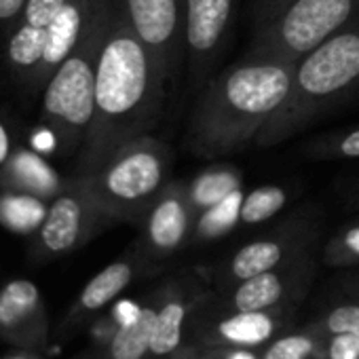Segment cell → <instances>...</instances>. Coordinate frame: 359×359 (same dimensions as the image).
Returning a JSON list of instances; mask_svg holds the SVG:
<instances>
[{"mask_svg": "<svg viewBox=\"0 0 359 359\" xmlns=\"http://www.w3.org/2000/svg\"><path fill=\"white\" fill-rule=\"evenodd\" d=\"M167 85L169 79L158 60L131 28L118 0H112L97 62L93 118L74 173H91L116 148L150 133L158 121Z\"/></svg>", "mask_w": 359, "mask_h": 359, "instance_id": "cell-1", "label": "cell"}, {"mask_svg": "<svg viewBox=\"0 0 359 359\" xmlns=\"http://www.w3.org/2000/svg\"><path fill=\"white\" fill-rule=\"evenodd\" d=\"M294 64L248 62L218 72L203 89L184 135L201 158H222L256 144L262 127L290 95Z\"/></svg>", "mask_w": 359, "mask_h": 359, "instance_id": "cell-2", "label": "cell"}, {"mask_svg": "<svg viewBox=\"0 0 359 359\" xmlns=\"http://www.w3.org/2000/svg\"><path fill=\"white\" fill-rule=\"evenodd\" d=\"M359 91V13L300 57L294 66L290 95L256 137L258 148L277 146L319 114Z\"/></svg>", "mask_w": 359, "mask_h": 359, "instance_id": "cell-3", "label": "cell"}, {"mask_svg": "<svg viewBox=\"0 0 359 359\" xmlns=\"http://www.w3.org/2000/svg\"><path fill=\"white\" fill-rule=\"evenodd\" d=\"M110 11L112 0H100L83 39L43 89L41 123L55 131L62 156L79 154L87 137L95 106L97 62L110 24Z\"/></svg>", "mask_w": 359, "mask_h": 359, "instance_id": "cell-4", "label": "cell"}, {"mask_svg": "<svg viewBox=\"0 0 359 359\" xmlns=\"http://www.w3.org/2000/svg\"><path fill=\"white\" fill-rule=\"evenodd\" d=\"M171 148L146 133L116 148L87 175L100 212L114 222H142L148 208L171 182Z\"/></svg>", "mask_w": 359, "mask_h": 359, "instance_id": "cell-5", "label": "cell"}, {"mask_svg": "<svg viewBox=\"0 0 359 359\" xmlns=\"http://www.w3.org/2000/svg\"><path fill=\"white\" fill-rule=\"evenodd\" d=\"M359 13V0H279L256 22L248 62L294 64Z\"/></svg>", "mask_w": 359, "mask_h": 359, "instance_id": "cell-6", "label": "cell"}, {"mask_svg": "<svg viewBox=\"0 0 359 359\" xmlns=\"http://www.w3.org/2000/svg\"><path fill=\"white\" fill-rule=\"evenodd\" d=\"M110 220L100 212L87 175L74 173L66 180L64 189L49 201L47 218L32 237L30 260L45 264L49 260L68 256L95 237Z\"/></svg>", "mask_w": 359, "mask_h": 359, "instance_id": "cell-7", "label": "cell"}, {"mask_svg": "<svg viewBox=\"0 0 359 359\" xmlns=\"http://www.w3.org/2000/svg\"><path fill=\"white\" fill-rule=\"evenodd\" d=\"M137 36L150 47L171 81L187 60L189 0H118Z\"/></svg>", "mask_w": 359, "mask_h": 359, "instance_id": "cell-8", "label": "cell"}, {"mask_svg": "<svg viewBox=\"0 0 359 359\" xmlns=\"http://www.w3.org/2000/svg\"><path fill=\"white\" fill-rule=\"evenodd\" d=\"M239 0H189L187 64L197 89L218 64L235 22Z\"/></svg>", "mask_w": 359, "mask_h": 359, "instance_id": "cell-9", "label": "cell"}, {"mask_svg": "<svg viewBox=\"0 0 359 359\" xmlns=\"http://www.w3.org/2000/svg\"><path fill=\"white\" fill-rule=\"evenodd\" d=\"M142 250L148 256H169L195 233L197 212L184 180H171L142 218Z\"/></svg>", "mask_w": 359, "mask_h": 359, "instance_id": "cell-10", "label": "cell"}, {"mask_svg": "<svg viewBox=\"0 0 359 359\" xmlns=\"http://www.w3.org/2000/svg\"><path fill=\"white\" fill-rule=\"evenodd\" d=\"M0 338L24 351L47 344L49 319L36 283L13 279L0 287Z\"/></svg>", "mask_w": 359, "mask_h": 359, "instance_id": "cell-11", "label": "cell"}, {"mask_svg": "<svg viewBox=\"0 0 359 359\" xmlns=\"http://www.w3.org/2000/svg\"><path fill=\"white\" fill-rule=\"evenodd\" d=\"M100 0H64V5L55 20L47 30V47L39 72L28 89L30 95L43 93L51 74L60 68V64L74 51L79 41L83 39Z\"/></svg>", "mask_w": 359, "mask_h": 359, "instance_id": "cell-12", "label": "cell"}, {"mask_svg": "<svg viewBox=\"0 0 359 359\" xmlns=\"http://www.w3.org/2000/svg\"><path fill=\"white\" fill-rule=\"evenodd\" d=\"M311 233V220H290L283 229H279L275 235L256 239L252 243H245L241 250L235 252V256L229 262L231 277L237 281L252 279L256 275H262L266 271H275L285 262L287 256H292L304 237Z\"/></svg>", "mask_w": 359, "mask_h": 359, "instance_id": "cell-13", "label": "cell"}, {"mask_svg": "<svg viewBox=\"0 0 359 359\" xmlns=\"http://www.w3.org/2000/svg\"><path fill=\"white\" fill-rule=\"evenodd\" d=\"M66 184V180L51 167L45 154L30 146L13 150L9 161L0 167V189L30 193L51 201Z\"/></svg>", "mask_w": 359, "mask_h": 359, "instance_id": "cell-14", "label": "cell"}, {"mask_svg": "<svg viewBox=\"0 0 359 359\" xmlns=\"http://www.w3.org/2000/svg\"><path fill=\"white\" fill-rule=\"evenodd\" d=\"M137 273V258L135 256H125L114 262H110L106 269H102L79 294L74 306L70 309L64 325H60V332L81 323L85 317L97 313L106 304H110L135 277Z\"/></svg>", "mask_w": 359, "mask_h": 359, "instance_id": "cell-15", "label": "cell"}, {"mask_svg": "<svg viewBox=\"0 0 359 359\" xmlns=\"http://www.w3.org/2000/svg\"><path fill=\"white\" fill-rule=\"evenodd\" d=\"M241 189H243V173L235 165L208 167L201 173H197L191 182H187V191L197 216L222 203L224 199H229L233 193Z\"/></svg>", "mask_w": 359, "mask_h": 359, "instance_id": "cell-16", "label": "cell"}, {"mask_svg": "<svg viewBox=\"0 0 359 359\" xmlns=\"http://www.w3.org/2000/svg\"><path fill=\"white\" fill-rule=\"evenodd\" d=\"M49 201L30 193L0 189V226L20 237H34L47 218Z\"/></svg>", "mask_w": 359, "mask_h": 359, "instance_id": "cell-17", "label": "cell"}, {"mask_svg": "<svg viewBox=\"0 0 359 359\" xmlns=\"http://www.w3.org/2000/svg\"><path fill=\"white\" fill-rule=\"evenodd\" d=\"M158 311L146 306L135 319L116 327L108 342V359H144L150 353Z\"/></svg>", "mask_w": 359, "mask_h": 359, "instance_id": "cell-18", "label": "cell"}, {"mask_svg": "<svg viewBox=\"0 0 359 359\" xmlns=\"http://www.w3.org/2000/svg\"><path fill=\"white\" fill-rule=\"evenodd\" d=\"M283 294L285 281L277 266L275 271H266L262 275L241 281L233 294V304L237 311H266L277 304Z\"/></svg>", "mask_w": 359, "mask_h": 359, "instance_id": "cell-19", "label": "cell"}, {"mask_svg": "<svg viewBox=\"0 0 359 359\" xmlns=\"http://www.w3.org/2000/svg\"><path fill=\"white\" fill-rule=\"evenodd\" d=\"M275 332V321L266 311H237V315L220 321L218 334L239 346H256L269 340Z\"/></svg>", "mask_w": 359, "mask_h": 359, "instance_id": "cell-20", "label": "cell"}, {"mask_svg": "<svg viewBox=\"0 0 359 359\" xmlns=\"http://www.w3.org/2000/svg\"><path fill=\"white\" fill-rule=\"evenodd\" d=\"M290 201V191L277 184H266L252 189L243 195L239 208V224L254 226L277 216Z\"/></svg>", "mask_w": 359, "mask_h": 359, "instance_id": "cell-21", "label": "cell"}, {"mask_svg": "<svg viewBox=\"0 0 359 359\" xmlns=\"http://www.w3.org/2000/svg\"><path fill=\"white\" fill-rule=\"evenodd\" d=\"M187 319V304L180 300H167L156 315V330L152 336L150 353L156 357L169 355L180 346L182 325Z\"/></svg>", "mask_w": 359, "mask_h": 359, "instance_id": "cell-22", "label": "cell"}, {"mask_svg": "<svg viewBox=\"0 0 359 359\" xmlns=\"http://www.w3.org/2000/svg\"><path fill=\"white\" fill-rule=\"evenodd\" d=\"M243 195H245V189L233 193L222 203L199 214L197 224H195V235L199 239H216V237L231 233L235 226H239V208H241Z\"/></svg>", "mask_w": 359, "mask_h": 359, "instance_id": "cell-23", "label": "cell"}, {"mask_svg": "<svg viewBox=\"0 0 359 359\" xmlns=\"http://www.w3.org/2000/svg\"><path fill=\"white\" fill-rule=\"evenodd\" d=\"M306 152L313 158H325V161H330V158H334V161L359 158V127L317 137L309 146Z\"/></svg>", "mask_w": 359, "mask_h": 359, "instance_id": "cell-24", "label": "cell"}, {"mask_svg": "<svg viewBox=\"0 0 359 359\" xmlns=\"http://www.w3.org/2000/svg\"><path fill=\"white\" fill-rule=\"evenodd\" d=\"M325 256H327L330 262H336V264L359 262V222L342 229L330 241Z\"/></svg>", "mask_w": 359, "mask_h": 359, "instance_id": "cell-25", "label": "cell"}, {"mask_svg": "<svg viewBox=\"0 0 359 359\" xmlns=\"http://www.w3.org/2000/svg\"><path fill=\"white\" fill-rule=\"evenodd\" d=\"M311 353H313V340L309 336L294 334L275 340L266 348L264 359H306Z\"/></svg>", "mask_w": 359, "mask_h": 359, "instance_id": "cell-26", "label": "cell"}, {"mask_svg": "<svg viewBox=\"0 0 359 359\" xmlns=\"http://www.w3.org/2000/svg\"><path fill=\"white\" fill-rule=\"evenodd\" d=\"M62 5H64V0H28L20 22L30 24L34 28L49 30V26L55 20V15L60 13Z\"/></svg>", "mask_w": 359, "mask_h": 359, "instance_id": "cell-27", "label": "cell"}, {"mask_svg": "<svg viewBox=\"0 0 359 359\" xmlns=\"http://www.w3.org/2000/svg\"><path fill=\"white\" fill-rule=\"evenodd\" d=\"M325 325L332 334H351L359 338V306L357 304L336 306L327 315Z\"/></svg>", "mask_w": 359, "mask_h": 359, "instance_id": "cell-28", "label": "cell"}, {"mask_svg": "<svg viewBox=\"0 0 359 359\" xmlns=\"http://www.w3.org/2000/svg\"><path fill=\"white\" fill-rule=\"evenodd\" d=\"M28 146L34 148L36 152L49 156V154H60V142H57V135L51 127H47L45 123H39L32 131H30V137H28Z\"/></svg>", "mask_w": 359, "mask_h": 359, "instance_id": "cell-29", "label": "cell"}, {"mask_svg": "<svg viewBox=\"0 0 359 359\" xmlns=\"http://www.w3.org/2000/svg\"><path fill=\"white\" fill-rule=\"evenodd\" d=\"M330 359H359V338L351 334H334L330 342Z\"/></svg>", "mask_w": 359, "mask_h": 359, "instance_id": "cell-30", "label": "cell"}, {"mask_svg": "<svg viewBox=\"0 0 359 359\" xmlns=\"http://www.w3.org/2000/svg\"><path fill=\"white\" fill-rule=\"evenodd\" d=\"M28 0H0V32H9L22 18Z\"/></svg>", "mask_w": 359, "mask_h": 359, "instance_id": "cell-31", "label": "cell"}, {"mask_svg": "<svg viewBox=\"0 0 359 359\" xmlns=\"http://www.w3.org/2000/svg\"><path fill=\"white\" fill-rule=\"evenodd\" d=\"M15 148H18V142H15L13 123L0 116V167L9 161V156L13 154Z\"/></svg>", "mask_w": 359, "mask_h": 359, "instance_id": "cell-32", "label": "cell"}, {"mask_svg": "<svg viewBox=\"0 0 359 359\" xmlns=\"http://www.w3.org/2000/svg\"><path fill=\"white\" fill-rule=\"evenodd\" d=\"M279 0H258V11H256V22L262 20L269 11H273L277 7Z\"/></svg>", "mask_w": 359, "mask_h": 359, "instance_id": "cell-33", "label": "cell"}, {"mask_svg": "<svg viewBox=\"0 0 359 359\" xmlns=\"http://www.w3.org/2000/svg\"><path fill=\"white\" fill-rule=\"evenodd\" d=\"M5 359H41V357L36 355V351H24V348H20L18 353H11Z\"/></svg>", "mask_w": 359, "mask_h": 359, "instance_id": "cell-34", "label": "cell"}, {"mask_svg": "<svg viewBox=\"0 0 359 359\" xmlns=\"http://www.w3.org/2000/svg\"><path fill=\"white\" fill-rule=\"evenodd\" d=\"M231 359H254V355L245 353V351H239V353H233Z\"/></svg>", "mask_w": 359, "mask_h": 359, "instance_id": "cell-35", "label": "cell"}]
</instances>
